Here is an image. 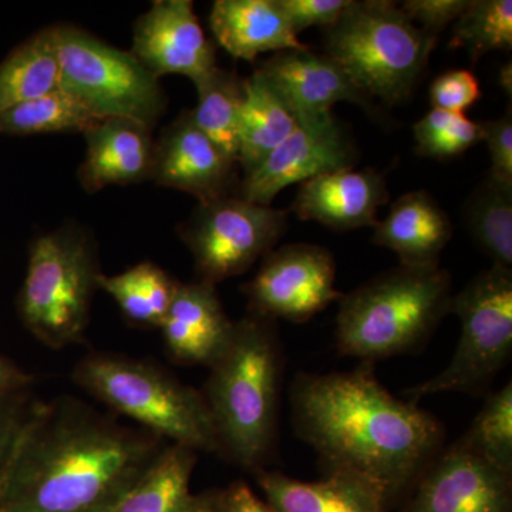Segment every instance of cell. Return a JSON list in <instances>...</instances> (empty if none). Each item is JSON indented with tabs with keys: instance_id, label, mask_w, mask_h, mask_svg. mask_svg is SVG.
Here are the masks:
<instances>
[{
	"instance_id": "obj_1",
	"label": "cell",
	"mask_w": 512,
	"mask_h": 512,
	"mask_svg": "<svg viewBox=\"0 0 512 512\" xmlns=\"http://www.w3.org/2000/svg\"><path fill=\"white\" fill-rule=\"evenodd\" d=\"M160 437L60 397L32 403L0 485L12 512H111L156 460Z\"/></svg>"
},
{
	"instance_id": "obj_2",
	"label": "cell",
	"mask_w": 512,
	"mask_h": 512,
	"mask_svg": "<svg viewBox=\"0 0 512 512\" xmlns=\"http://www.w3.org/2000/svg\"><path fill=\"white\" fill-rule=\"evenodd\" d=\"M296 431L328 463L375 481L389 498L440 453L439 421L377 382L369 366L299 375L292 389Z\"/></svg>"
},
{
	"instance_id": "obj_3",
	"label": "cell",
	"mask_w": 512,
	"mask_h": 512,
	"mask_svg": "<svg viewBox=\"0 0 512 512\" xmlns=\"http://www.w3.org/2000/svg\"><path fill=\"white\" fill-rule=\"evenodd\" d=\"M204 399L220 454L256 471L271 453L278 417L282 357L271 320L235 322L227 349L210 366Z\"/></svg>"
},
{
	"instance_id": "obj_4",
	"label": "cell",
	"mask_w": 512,
	"mask_h": 512,
	"mask_svg": "<svg viewBox=\"0 0 512 512\" xmlns=\"http://www.w3.org/2000/svg\"><path fill=\"white\" fill-rule=\"evenodd\" d=\"M451 299L440 265L390 269L340 299L338 350L366 363L412 352L450 313Z\"/></svg>"
},
{
	"instance_id": "obj_5",
	"label": "cell",
	"mask_w": 512,
	"mask_h": 512,
	"mask_svg": "<svg viewBox=\"0 0 512 512\" xmlns=\"http://www.w3.org/2000/svg\"><path fill=\"white\" fill-rule=\"evenodd\" d=\"M73 380L101 403L161 440L205 453L220 441L204 394L160 367L116 355H90L77 363Z\"/></svg>"
},
{
	"instance_id": "obj_6",
	"label": "cell",
	"mask_w": 512,
	"mask_h": 512,
	"mask_svg": "<svg viewBox=\"0 0 512 512\" xmlns=\"http://www.w3.org/2000/svg\"><path fill=\"white\" fill-rule=\"evenodd\" d=\"M326 29L325 55L367 97L387 104L410 97L437 42L389 0H350Z\"/></svg>"
},
{
	"instance_id": "obj_7",
	"label": "cell",
	"mask_w": 512,
	"mask_h": 512,
	"mask_svg": "<svg viewBox=\"0 0 512 512\" xmlns=\"http://www.w3.org/2000/svg\"><path fill=\"white\" fill-rule=\"evenodd\" d=\"M99 275L94 247L82 229L64 227L33 239L18 298L25 328L52 349L82 342Z\"/></svg>"
},
{
	"instance_id": "obj_8",
	"label": "cell",
	"mask_w": 512,
	"mask_h": 512,
	"mask_svg": "<svg viewBox=\"0 0 512 512\" xmlns=\"http://www.w3.org/2000/svg\"><path fill=\"white\" fill-rule=\"evenodd\" d=\"M62 90L99 119H128L153 130L167 109L156 79L131 52L116 49L86 30L52 26Z\"/></svg>"
},
{
	"instance_id": "obj_9",
	"label": "cell",
	"mask_w": 512,
	"mask_h": 512,
	"mask_svg": "<svg viewBox=\"0 0 512 512\" xmlns=\"http://www.w3.org/2000/svg\"><path fill=\"white\" fill-rule=\"evenodd\" d=\"M461 335L446 369L406 390L412 402L441 393H483L512 352V269L493 266L451 299Z\"/></svg>"
},
{
	"instance_id": "obj_10",
	"label": "cell",
	"mask_w": 512,
	"mask_h": 512,
	"mask_svg": "<svg viewBox=\"0 0 512 512\" xmlns=\"http://www.w3.org/2000/svg\"><path fill=\"white\" fill-rule=\"evenodd\" d=\"M288 229V215L239 197L200 202L180 228L201 281L218 282L247 272L272 251Z\"/></svg>"
},
{
	"instance_id": "obj_11",
	"label": "cell",
	"mask_w": 512,
	"mask_h": 512,
	"mask_svg": "<svg viewBox=\"0 0 512 512\" xmlns=\"http://www.w3.org/2000/svg\"><path fill=\"white\" fill-rule=\"evenodd\" d=\"M335 282L336 265L328 249L292 244L265 255L245 293L251 315L303 323L343 298Z\"/></svg>"
},
{
	"instance_id": "obj_12",
	"label": "cell",
	"mask_w": 512,
	"mask_h": 512,
	"mask_svg": "<svg viewBox=\"0 0 512 512\" xmlns=\"http://www.w3.org/2000/svg\"><path fill=\"white\" fill-rule=\"evenodd\" d=\"M356 151L333 114L298 123L284 143L269 154L239 184V198L271 207L276 195L289 185L318 175L353 168Z\"/></svg>"
},
{
	"instance_id": "obj_13",
	"label": "cell",
	"mask_w": 512,
	"mask_h": 512,
	"mask_svg": "<svg viewBox=\"0 0 512 512\" xmlns=\"http://www.w3.org/2000/svg\"><path fill=\"white\" fill-rule=\"evenodd\" d=\"M511 473L454 444L417 478L407 512H511Z\"/></svg>"
},
{
	"instance_id": "obj_14",
	"label": "cell",
	"mask_w": 512,
	"mask_h": 512,
	"mask_svg": "<svg viewBox=\"0 0 512 512\" xmlns=\"http://www.w3.org/2000/svg\"><path fill=\"white\" fill-rule=\"evenodd\" d=\"M131 53L156 79L180 74L197 83L217 67V45L205 36L191 0H156L138 16Z\"/></svg>"
},
{
	"instance_id": "obj_15",
	"label": "cell",
	"mask_w": 512,
	"mask_h": 512,
	"mask_svg": "<svg viewBox=\"0 0 512 512\" xmlns=\"http://www.w3.org/2000/svg\"><path fill=\"white\" fill-rule=\"evenodd\" d=\"M256 72L281 97L298 123L330 116V109L340 101L373 110L372 99L325 53L285 50L265 60Z\"/></svg>"
},
{
	"instance_id": "obj_16",
	"label": "cell",
	"mask_w": 512,
	"mask_h": 512,
	"mask_svg": "<svg viewBox=\"0 0 512 512\" xmlns=\"http://www.w3.org/2000/svg\"><path fill=\"white\" fill-rule=\"evenodd\" d=\"M237 161L229 158L183 111L154 143L150 180L200 202L228 197Z\"/></svg>"
},
{
	"instance_id": "obj_17",
	"label": "cell",
	"mask_w": 512,
	"mask_h": 512,
	"mask_svg": "<svg viewBox=\"0 0 512 512\" xmlns=\"http://www.w3.org/2000/svg\"><path fill=\"white\" fill-rule=\"evenodd\" d=\"M234 325L215 285L198 279L180 282L160 329L175 362L210 367L227 349Z\"/></svg>"
},
{
	"instance_id": "obj_18",
	"label": "cell",
	"mask_w": 512,
	"mask_h": 512,
	"mask_svg": "<svg viewBox=\"0 0 512 512\" xmlns=\"http://www.w3.org/2000/svg\"><path fill=\"white\" fill-rule=\"evenodd\" d=\"M389 200L386 180L373 170L353 168L318 175L301 184L292 211L336 231L376 227V214Z\"/></svg>"
},
{
	"instance_id": "obj_19",
	"label": "cell",
	"mask_w": 512,
	"mask_h": 512,
	"mask_svg": "<svg viewBox=\"0 0 512 512\" xmlns=\"http://www.w3.org/2000/svg\"><path fill=\"white\" fill-rule=\"evenodd\" d=\"M150 128L137 121L110 117L84 131L86 157L79 170L84 190L97 192L110 185L150 180L154 141Z\"/></svg>"
},
{
	"instance_id": "obj_20",
	"label": "cell",
	"mask_w": 512,
	"mask_h": 512,
	"mask_svg": "<svg viewBox=\"0 0 512 512\" xmlns=\"http://www.w3.org/2000/svg\"><path fill=\"white\" fill-rule=\"evenodd\" d=\"M254 473L275 512H387L390 500L379 484L352 471L333 470L325 480L312 483L264 468Z\"/></svg>"
},
{
	"instance_id": "obj_21",
	"label": "cell",
	"mask_w": 512,
	"mask_h": 512,
	"mask_svg": "<svg viewBox=\"0 0 512 512\" xmlns=\"http://www.w3.org/2000/svg\"><path fill=\"white\" fill-rule=\"evenodd\" d=\"M453 237V224L429 192L412 191L394 202L383 221H377L373 242L396 252L400 265L437 266Z\"/></svg>"
},
{
	"instance_id": "obj_22",
	"label": "cell",
	"mask_w": 512,
	"mask_h": 512,
	"mask_svg": "<svg viewBox=\"0 0 512 512\" xmlns=\"http://www.w3.org/2000/svg\"><path fill=\"white\" fill-rule=\"evenodd\" d=\"M210 26L218 45L249 62L266 52L309 49L292 32L276 0H217Z\"/></svg>"
},
{
	"instance_id": "obj_23",
	"label": "cell",
	"mask_w": 512,
	"mask_h": 512,
	"mask_svg": "<svg viewBox=\"0 0 512 512\" xmlns=\"http://www.w3.org/2000/svg\"><path fill=\"white\" fill-rule=\"evenodd\" d=\"M298 126L288 106L258 72L244 79L239 113L238 164L245 174L258 167Z\"/></svg>"
},
{
	"instance_id": "obj_24",
	"label": "cell",
	"mask_w": 512,
	"mask_h": 512,
	"mask_svg": "<svg viewBox=\"0 0 512 512\" xmlns=\"http://www.w3.org/2000/svg\"><path fill=\"white\" fill-rule=\"evenodd\" d=\"M197 451L168 444L111 512H187Z\"/></svg>"
},
{
	"instance_id": "obj_25",
	"label": "cell",
	"mask_w": 512,
	"mask_h": 512,
	"mask_svg": "<svg viewBox=\"0 0 512 512\" xmlns=\"http://www.w3.org/2000/svg\"><path fill=\"white\" fill-rule=\"evenodd\" d=\"M52 28L39 30L0 62V111L62 89Z\"/></svg>"
},
{
	"instance_id": "obj_26",
	"label": "cell",
	"mask_w": 512,
	"mask_h": 512,
	"mask_svg": "<svg viewBox=\"0 0 512 512\" xmlns=\"http://www.w3.org/2000/svg\"><path fill=\"white\" fill-rule=\"evenodd\" d=\"M180 282L153 262H141L117 275L100 274L97 286L109 293L128 320L160 328Z\"/></svg>"
},
{
	"instance_id": "obj_27",
	"label": "cell",
	"mask_w": 512,
	"mask_h": 512,
	"mask_svg": "<svg viewBox=\"0 0 512 512\" xmlns=\"http://www.w3.org/2000/svg\"><path fill=\"white\" fill-rule=\"evenodd\" d=\"M194 84L198 104L191 110L192 120L238 164L239 113L244 99V80L217 66Z\"/></svg>"
},
{
	"instance_id": "obj_28",
	"label": "cell",
	"mask_w": 512,
	"mask_h": 512,
	"mask_svg": "<svg viewBox=\"0 0 512 512\" xmlns=\"http://www.w3.org/2000/svg\"><path fill=\"white\" fill-rule=\"evenodd\" d=\"M467 227L493 266L512 269V184L488 174L466 204Z\"/></svg>"
},
{
	"instance_id": "obj_29",
	"label": "cell",
	"mask_w": 512,
	"mask_h": 512,
	"mask_svg": "<svg viewBox=\"0 0 512 512\" xmlns=\"http://www.w3.org/2000/svg\"><path fill=\"white\" fill-rule=\"evenodd\" d=\"M99 120L76 97L60 89L0 111V134L26 137L84 133Z\"/></svg>"
},
{
	"instance_id": "obj_30",
	"label": "cell",
	"mask_w": 512,
	"mask_h": 512,
	"mask_svg": "<svg viewBox=\"0 0 512 512\" xmlns=\"http://www.w3.org/2000/svg\"><path fill=\"white\" fill-rule=\"evenodd\" d=\"M453 45L464 47L476 64L494 50L512 49L511 0H470L454 23Z\"/></svg>"
},
{
	"instance_id": "obj_31",
	"label": "cell",
	"mask_w": 512,
	"mask_h": 512,
	"mask_svg": "<svg viewBox=\"0 0 512 512\" xmlns=\"http://www.w3.org/2000/svg\"><path fill=\"white\" fill-rule=\"evenodd\" d=\"M461 446L512 474V384L487 397Z\"/></svg>"
},
{
	"instance_id": "obj_32",
	"label": "cell",
	"mask_w": 512,
	"mask_h": 512,
	"mask_svg": "<svg viewBox=\"0 0 512 512\" xmlns=\"http://www.w3.org/2000/svg\"><path fill=\"white\" fill-rule=\"evenodd\" d=\"M420 156L450 160L481 141L480 124L466 114L433 109L413 127Z\"/></svg>"
},
{
	"instance_id": "obj_33",
	"label": "cell",
	"mask_w": 512,
	"mask_h": 512,
	"mask_svg": "<svg viewBox=\"0 0 512 512\" xmlns=\"http://www.w3.org/2000/svg\"><path fill=\"white\" fill-rule=\"evenodd\" d=\"M480 99V83L470 70H450L431 83L430 100L433 109L464 114Z\"/></svg>"
},
{
	"instance_id": "obj_34",
	"label": "cell",
	"mask_w": 512,
	"mask_h": 512,
	"mask_svg": "<svg viewBox=\"0 0 512 512\" xmlns=\"http://www.w3.org/2000/svg\"><path fill=\"white\" fill-rule=\"evenodd\" d=\"M296 36L311 26L329 28L348 8L350 0H276Z\"/></svg>"
},
{
	"instance_id": "obj_35",
	"label": "cell",
	"mask_w": 512,
	"mask_h": 512,
	"mask_svg": "<svg viewBox=\"0 0 512 512\" xmlns=\"http://www.w3.org/2000/svg\"><path fill=\"white\" fill-rule=\"evenodd\" d=\"M30 407L29 390L0 394V485Z\"/></svg>"
},
{
	"instance_id": "obj_36",
	"label": "cell",
	"mask_w": 512,
	"mask_h": 512,
	"mask_svg": "<svg viewBox=\"0 0 512 512\" xmlns=\"http://www.w3.org/2000/svg\"><path fill=\"white\" fill-rule=\"evenodd\" d=\"M470 0H407L402 9L414 25L431 37H439L447 26L456 23L463 15Z\"/></svg>"
},
{
	"instance_id": "obj_37",
	"label": "cell",
	"mask_w": 512,
	"mask_h": 512,
	"mask_svg": "<svg viewBox=\"0 0 512 512\" xmlns=\"http://www.w3.org/2000/svg\"><path fill=\"white\" fill-rule=\"evenodd\" d=\"M481 141L487 143L491 158V177L512 184V116L511 110L498 120L481 121Z\"/></svg>"
},
{
	"instance_id": "obj_38",
	"label": "cell",
	"mask_w": 512,
	"mask_h": 512,
	"mask_svg": "<svg viewBox=\"0 0 512 512\" xmlns=\"http://www.w3.org/2000/svg\"><path fill=\"white\" fill-rule=\"evenodd\" d=\"M218 512H275L244 481L232 483L218 493Z\"/></svg>"
},
{
	"instance_id": "obj_39",
	"label": "cell",
	"mask_w": 512,
	"mask_h": 512,
	"mask_svg": "<svg viewBox=\"0 0 512 512\" xmlns=\"http://www.w3.org/2000/svg\"><path fill=\"white\" fill-rule=\"evenodd\" d=\"M33 377L8 357L0 355V394L29 390Z\"/></svg>"
},
{
	"instance_id": "obj_40",
	"label": "cell",
	"mask_w": 512,
	"mask_h": 512,
	"mask_svg": "<svg viewBox=\"0 0 512 512\" xmlns=\"http://www.w3.org/2000/svg\"><path fill=\"white\" fill-rule=\"evenodd\" d=\"M187 512H218V493L195 495Z\"/></svg>"
},
{
	"instance_id": "obj_41",
	"label": "cell",
	"mask_w": 512,
	"mask_h": 512,
	"mask_svg": "<svg viewBox=\"0 0 512 512\" xmlns=\"http://www.w3.org/2000/svg\"><path fill=\"white\" fill-rule=\"evenodd\" d=\"M498 82H500L501 87L505 93L508 94V97L512 96V64L507 63L501 67L500 76H498Z\"/></svg>"
},
{
	"instance_id": "obj_42",
	"label": "cell",
	"mask_w": 512,
	"mask_h": 512,
	"mask_svg": "<svg viewBox=\"0 0 512 512\" xmlns=\"http://www.w3.org/2000/svg\"><path fill=\"white\" fill-rule=\"evenodd\" d=\"M0 512H12V511L5 510V508L0 507Z\"/></svg>"
}]
</instances>
